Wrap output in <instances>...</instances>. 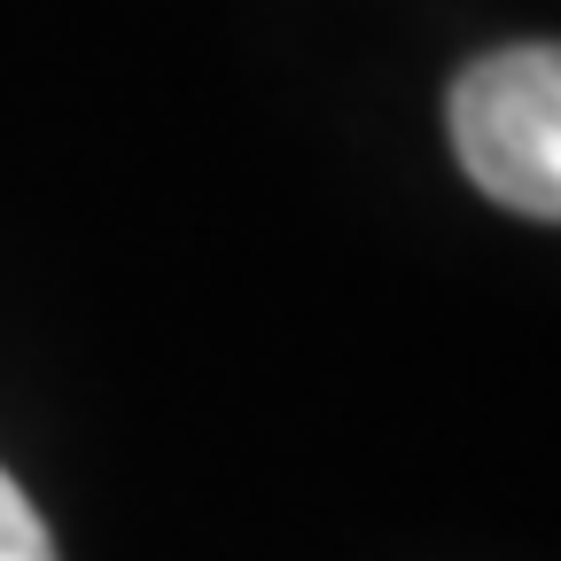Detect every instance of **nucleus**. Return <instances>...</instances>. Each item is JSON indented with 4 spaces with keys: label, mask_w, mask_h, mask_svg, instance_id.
I'll list each match as a JSON object with an SVG mask.
<instances>
[{
    "label": "nucleus",
    "mask_w": 561,
    "mask_h": 561,
    "mask_svg": "<svg viewBox=\"0 0 561 561\" xmlns=\"http://www.w3.org/2000/svg\"><path fill=\"white\" fill-rule=\"evenodd\" d=\"M453 157L468 180L523 210V219L561 227V47H500L453 79Z\"/></svg>",
    "instance_id": "nucleus-1"
},
{
    "label": "nucleus",
    "mask_w": 561,
    "mask_h": 561,
    "mask_svg": "<svg viewBox=\"0 0 561 561\" xmlns=\"http://www.w3.org/2000/svg\"><path fill=\"white\" fill-rule=\"evenodd\" d=\"M0 561H55V538H47L39 507L16 491L9 468H0Z\"/></svg>",
    "instance_id": "nucleus-2"
}]
</instances>
